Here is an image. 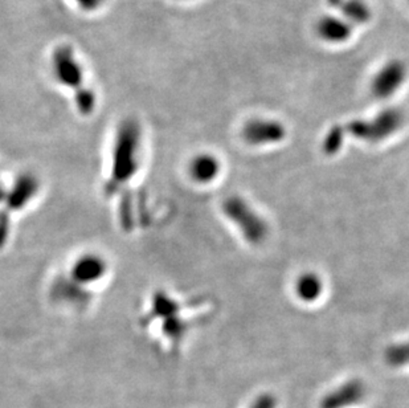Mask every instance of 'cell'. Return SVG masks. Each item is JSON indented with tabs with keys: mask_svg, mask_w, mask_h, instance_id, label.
<instances>
[{
	"mask_svg": "<svg viewBox=\"0 0 409 408\" xmlns=\"http://www.w3.org/2000/svg\"><path fill=\"white\" fill-rule=\"evenodd\" d=\"M52 67L55 77L64 87L81 89L84 81V72L78 64L73 50L69 47H60L52 58Z\"/></svg>",
	"mask_w": 409,
	"mask_h": 408,
	"instance_id": "3",
	"label": "cell"
},
{
	"mask_svg": "<svg viewBox=\"0 0 409 408\" xmlns=\"http://www.w3.org/2000/svg\"><path fill=\"white\" fill-rule=\"evenodd\" d=\"M223 211L232 220L244 239L251 244H261L269 233V227L261 215L240 196H229L223 203Z\"/></svg>",
	"mask_w": 409,
	"mask_h": 408,
	"instance_id": "1",
	"label": "cell"
},
{
	"mask_svg": "<svg viewBox=\"0 0 409 408\" xmlns=\"http://www.w3.org/2000/svg\"><path fill=\"white\" fill-rule=\"evenodd\" d=\"M386 360L395 367L409 365V342L390 346L386 351Z\"/></svg>",
	"mask_w": 409,
	"mask_h": 408,
	"instance_id": "12",
	"label": "cell"
},
{
	"mask_svg": "<svg viewBox=\"0 0 409 408\" xmlns=\"http://www.w3.org/2000/svg\"><path fill=\"white\" fill-rule=\"evenodd\" d=\"M283 124L273 119H252L244 127V139L253 146L272 145L285 138Z\"/></svg>",
	"mask_w": 409,
	"mask_h": 408,
	"instance_id": "4",
	"label": "cell"
},
{
	"mask_svg": "<svg viewBox=\"0 0 409 408\" xmlns=\"http://www.w3.org/2000/svg\"><path fill=\"white\" fill-rule=\"evenodd\" d=\"M219 173H220V163L211 154L195 156L190 165V174L197 183L212 182Z\"/></svg>",
	"mask_w": 409,
	"mask_h": 408,
	"instance_id": "9",
	"label": "cell"
},
{
	"mask_svg": "<svg viewBox=\"0 0 409 408\" xmlns=\"http://www.w3.org/2000/svg\"><path fill=\"white\" fill-rule=\"evenodd\" d=\"M366 390L361 380H350L322 399L321 408H349L361 402Z\"/></svg>",
	"mask_w": 409,
	"mask_h": 408,
	"instance_id": "6",
	"label": "cell"
},
{
	"mask_svg": "<svg viewBox=\"0 0 409 408\" xmlns=\"http://www.w3.org/2000/svg\"><path fill=\"white\" fill-rule=\"evenodd\" d=\"M276 407V399L269 394H263L261 397L256 399L253 406L251 408H274Z\"/></svg>",
	"mask_w": 409,
	"mask_h": 408,
	"instance_id": "15",
	"label": "cell"
},
{
	"mask_svg": "<svg viewBox=\"0 0 409 408\" xmlns=\"http://www.w3.org/2000/svg\"><path fill=\"white\" fill-rule=\"evenodd\" d=\"M78 7L84 11H96L104 0H75Z\"/></svg>",
	"mask_w": 409,
	"mask_h": 408,
	"instance_id": "16",
	"label": "cell"
},
{
	"mask_svg": "<svg viewBox=\"0 0 409 408\" xmlns=\"http://www.w3.org/2000/svg\"><path fill=\"white\" fill-rule=\"evenodd\" d=\"M343 15L355 23H364L370 19V7L361 0H349L342 7Z\"/></svg>",
	"mask_w": 409,
	"mask_h": 408,
	"instance_id": "11",
	"label": "cell"
},
{
	"mask_svg": "<svg viewBox=\"0 0 409 408\" xmlns=\"http://www.w3.org/2000/svg\"><path fill=\"white\" fill-rule=\"evenodd\" d=\"M403 114L396 109H388L370 121H355L349 125V131L366 142H380L396 133L403 125Z\"/></svg>",
	"mask_w": 409,
	"mask_h": 408,
	"instance_id": "2",
	"label": "cell"
},
{
	"mask_svg": "<svg viewBox=\"0 0 409 408\" xmlns=\"http://www.w3.org/2000/svg\"><path fill=\"white\" fill-rule=\"evenodd\" d=\"M342 142H343V133H342L341 127H334L325 138V142H323L325 154L327 156L337 154L338 150L341 149Z\"/></svg>",
	"mask_w": 409,
	"mask_h": 408,
	"instance_id": "13",
	"label": "cell"
},
{
	"mask_svg": "<svg viewBox=\"0 0 409 408\" xmlns=\"http://www.w3.org/2000/svg\"><path fill=\"white\" fill-rule=\"evenodd\" d=\"M323 284L320 276L314 273H305L295 284L298 297L305 302L315 301L321 296Z\"/></svg>",
	"mask_w": 409,
	"mask_h": 408,
	"instance_id": "10",
	"label": "cell"
},
{
	"mask_svg": "<svg viewBox=\"0 0 409 408\" xmlns=\"http://www.w3.org/2000/svg\"><path fill=\"white\" fill-rule=\"evenodd\" d=\"M76 104H77L80 112L87 114L94 109L96 96L90 89L82 87L76 92Z\"/></svg>",
	"mask_w": 409,
	"mask_h": 408,
	"instance_id": "14",
	"label": "cell"
},
{
	"mask_svg": "<svg viewBox=\"0 0 409 408\" xmlns=\"http://www.w3.org/2000/svg\"><path fill=\"white\" fill-rule=\"evenodd\" d=\"M105 273H107L105 262L94 254L81 256L77 262L73 264L72 269L73 277L82 284L99 281V279L105 276Z\"/></svg>",
	"mask_w": 409,
	"mask_h": 408,
	"instance_id": "7",
	"label": "cell"
},
{
	"mask_svg": "<svg viewBox=\"0 0 409 408\" xmlns=\"http://www.w3.org/2000/svg\"><path fill=\"white\" fill-rule=\"evenodd\" d=\"M407 77V69L400 61H391L379 72L372 81V92L378 98H387L395 95L404 84Z\"/></svg>",
	"mask_w": 409,
	"mask_h": 408,
	"instance_id": "5",
	"label": "cell"
},
{
	"mask_svg": "<svg viewBox=\"0 0 409 408\" xmlns=\"http://www.w3.org/2000/svg\"><path fill=\"white\" fill-rule=\"evenodd\" d=\"M317 31L322 39L329 43H342L350 38L351 27L344 20L335 16H325L318 21Z\"/></svg>",
	"mask_w": 409,
	"mask_h": 408,
	"instance_id": "8",
	"label": "cell"
}]
</instances>
